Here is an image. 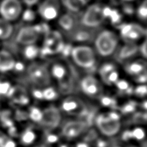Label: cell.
Wrapping results in <instances>:
<instances>
[{
	"instance_id": "6da1fadb",
	"label": "cell",
	"mask_w": 147,
	"mask_h": 147,
	"mask_svg": "<svg viewBox=\"0 0 147 147\" xmlns=\"http://www.w3.org/2000/svg\"><path fill=\"white\" fill-rule=\"evenodd\" d=\"M95 126L102 135L114 137L121 130V116L114 110L101 112L95 116Z\"/></svg>"
},
{
	"instance_id": "7a4b0ae2",
	"label": "cell",
	"mask_w": 147,
	"mask_h": 147,
	"mask_svg": "<svg viewBox=\"0 0 147 147\" xmlns=\"http://www.w3.org/2000/svg\"><path fill=\"white\" fill-rule=\"evenodd\" d=\"M120 36L112 29H104L98 34L95 40V51L97 55L109 58L112 56L120 43Z\"/></svg>"
},
{
	"instance_id": "3957f363",
	"label": "cell",
	"mask_w": 147,
	"mask_h": 147,
	"mask_svg": "<svg viewBox=\"0 0 147 147\" xmlns=\"http://www.w3.org/2000/svg\"><path fill=\"white\" fill-rule=\"evenodd\" d=\"M73 62L82 69L89 70L95 67L97 60V54L94 49L88 45H78L74 47L71 53Z\"/></svg>"
},
{
	"instance_id": "277c9868",
	"label": "cell",
	"mask_w": 147,
	"mask_h": 147,
	"mask_svg": "<svg viewBox=\"0 0 147 147\" xmlns=\"http://www.w3.org/2000/svg\"><path fill=\"white\" fill-rule=\"evenodd\" d=\"M127 75L138 84L147 82V63L142 59H131L124 66Z\"/></svg>"
},
{
	"instance_id": "5b68a950",
	"label": "cell",
	"mask_w": 147,
	"mask_h": 147,
	"mask_svg": "<svg viewBox=\"0 0 147 147\" xmlns=\"http://www.w3.org/2000/svg\"><path fill=\"white\" fill-rule=\"evenodd\" d=\"M23 13V5L21 0H2L0 3V17L13 22L18 20Z\"/></svg>"
},
{
	"instance_id": "8992f818",
	"label": "cell",
	"mask_w": 147,
	"mask_h": 147,
	"mask_svg": "<svg viewBox=\"0 0 147 147\" xmlns=\"http://www.w3.org/2000/svg\"><path fill=\"white\" fill-rule=\"evenodd\" d=\"M103 84L101 80L93 76H85L80 82L82 92L91 99H99L103 95Z\"/></svg>"
},
{
	"instance_id": "52a82bcc",
	"label": "cell",
	"mask_w": 147,
	"mask_h": 147,
	"mask_svg": "<svg viewBox=\"0 0 147 147\" xmlns=\"http://www.w3.org/2000/svg\"><path fill=\"white\" fill-rule=\"evenodd\" d=\"M99 79L103 85L115 86L121 78L119 67L113 62H105L99 66Z\"/></svg>"
},
{
	"instance_id": "ba28073f",
	"label": "cell",
	"mask_w": 147,
	"mask_h": 147,
	"mask_svg": "<svg viewBox=\"0 0 147 147\" xmlns=\"http://www.w3.org/2000/svg\"><path fill=\"white\" fill-rule=\"evenodd\" d=\"M28 76L32 82L39 88H45L50 84L52 79L49 69L46 65L39 63L33 64L29 66Z\"/></svg>"
},
{
	"instance_id": "9c48e42d",
	"label": "cell",
	"mask_w": 147,
	"mask_h": 147,
	"mask_svg": "<svg viewBox=\"0 0 147 147\" xmlns=\"http://www.w3.org/2000/svg\"><path fill=\"white\" fill-rule=\"evenodd\" d=\"M61 12L59 0H42L38 6L39 16L47 22L56 20Z\"/></svg>"
},
{
	"instance_id": "30bf717a",
	"label": "cell",
	"mask_w": 147,
	"mask_h": 147,
	"mask_svg": "<svg viewBox=\"0 0 147 147\" xmlns=\"http://www.w3.org/2000/svg\"><path fill=\"white\" fill-rule=\"evenodd\" d=\"M60 109L71 116H83L87 111L85 103L78 96H67L60 103Z\"/></svg>"
},
{
	"instance_id": "8fae6325",
	"label": "cell",
	"mask_w": 147,
	"mask_h": 147,
	"mask_svg": "<svg viewBox=\"0 0 147 147\" xmlns=\"http://www.w3.org/2000/svg\"><path fill=\"white\" fill-rule=\"evenodd\" d=\"M87 124L85 121L77 120L67 121L62 127V135L67 140H75L79 139L87 131Z\"/></svg>"
},
{
	"instance_id": "7c38bea8",
	"label": "cell",
	"mask_w": 147,
	"mask_h": 147,
	"mask_svg": "<svg viewBox=\"0 0 147 147\" xmlns=\"http://www.w3.org/2000/svg\"><path fill=\"white\" fill-rule=\"evenodd\" d=\"M105 9L101 6V4L96 3L92 4L84 14L83 22L87 27H96L102 23L106 16Z\"/></svg>"
},
{
	"instance_id": "4fadbf2b",
	"label": "cell",
	"mask_w": 147,
	"mask_h": 147,
	"mask_svg": "<svg viewBox=\"0 0 147 147\" xmlns=\"http://www.w3.org/2000/svg\"><path fill=\"white\" fill-rule=\"evenodd\" d=\"M145 29L138 24L129 23L121 28L120 38L124 40L127 44L135 45L138 41L141 40L145 36Z\"/></svg>"
},
{
	"instance_id": "5bb4252c",
	"label": "cell",
	"mask_w": 147,
	"mask_h": 147,
	"mask_svg": "<svg viewBox=\"0 0 147 147\" xmlns=\"http://www.w3.org/2000/svg\"><path fill=\"white\" fill-rule=\"evenodd\" d=\"M49 69L51 78L54 79L58 83L68 82L71 72L68 66L63 62H54Z\"/></svg>"
},
{
	"instance_id": "9a60e30c",
	"label": "cell",
	"mask_w": 147,
	"mask_h": 147,
	"mask_svg": "<svg viewBox=\"0 0 147 147\" xmlns=\"http://www.w3.org/2000/svg\"><path fill=\"white\" fill-rule=\"evenodd\" d=\"M39 31L32 27H25L23 28L17 37V40L19 43L24 46H32L36 43L39 39Z\"/></svg>"
},
{
	"instance_id": "2e32d148",
	"label": "cell",
	"mask_w": 147,
	"mask_h": 147,
	"mask_svg": "<svg viewBox=\"0 0 147 147\" xmlns=\"http://www.w3.org/2000/svg\"><path fill=\"white\" fill-rule=\"evenodd\" d=\"M13 32L12 23L0 17V40H8Z\"/></svg>"
},
{
	"instance_id": "e0dca14e",
	"label": "cell",
	"mask_w": 147,
	"mask_h": 147,
	"mask_svg": "<svg viewBox=\"0 0 147 147\" xmlns=\"http://www.w3.org/2000/svg\"><path fill=\"white\" fill-rule=\"evenodd\" d=\"M35 140V134L33 131H28L24 134L22 136V141L24 144H31Z\"/></svg>"
},
{
	"instance_id": "ac0fdd59",
	"label": "cell",
	"mask_w": 147,
	"mask_h": 147,
	"mask_svg": "<svg viewBox=\"0 0 147 147\" xmlns=\"http://www.w3.org/2000/svg\"><path fill=\"white\" fill-rule=\"evenodd\" d=\"M140 52H141V54L147 59V39L145 41H143L141 47H140Z\"/></svg>"
},
{
	"instance_id": "d6986e66",
	"label": "cell",
	"mask_w": 147,
	"mask_h": 147,
	"mask_svg": "<svg viewBox=\"0 0 147 147\" xmlns=\"http://www.w3.org/2000/svg\"><path fill=\"white\" fill-rule=\"evenodd\" d=\"M76 147H90V146L86 142H78L76 145Z\"/></svg>"
}]
</instances>
